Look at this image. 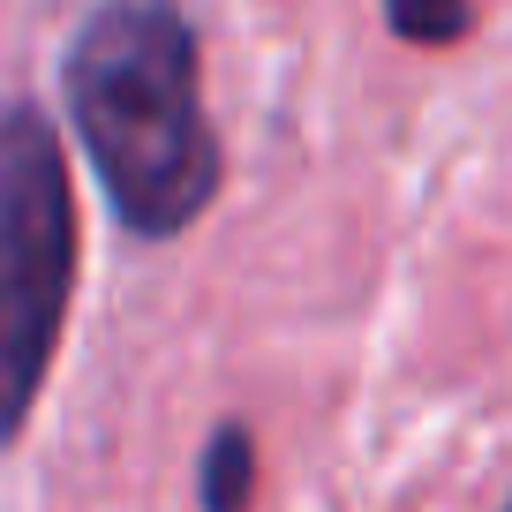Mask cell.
Segmentation results:
<instances>
[{
	"mask_svg": "<svg viewBox=\"0 0 512 512\" xmlns=\"http://www.w3.org/2000/svg\"><path fill=\"white\" fill-rule=\"evenodd\" d=\"M196 76L204 53L181 0H98L61 53L68 121L98 166L113 219L136 241L189 234L226 181Z\"/></svg>",
	"mask_w": 512,
	"mask_h": 512,
	"instance_id": "obj_1",
	"label": "cell"
},
{
	"mask_svg": "<svg viewBox=\"0 0 512 512\" xmlns=\"http://www.w3.org/2000/svg\"><path fill=\"white\" fill-rule=\"evenodd\" d=\"M76 294V189L38 98L0 106V445H16L53 377Z\"/></svg>",
	"mask_w": 512,
	"mask_h": 512,
	"instance_id": "obj_2",
	"label": "cell"
},
{
	"mask_svg": "<svg viewBox=\"0 0 512 512\" xmlns=\"http://www.w3.org/2000/svg\"><path fill=\"white\" fill-rule=\"evenodd\" d=\"M196 490H204V512H249L256 490V445L241 422H219L204 445V467H196Z\"/></svg>",
	"mask_w": 512,
	"mask_h": 512,
	"instance_id": "obj_3",
	"label": "cell"
},
{
	"mask_svg": "<svg viewBox=\"0 0 512 512\" xmlns=\"http://www.w3.org/2000/svg\"><path fill=\"white\" fill-rule=\"evenodd\" d=\"M467 0H384V23L407 38V46H452L467 31Z\"/></svg>",
	"mask_w": 512,
	"mask_h": 512,
	"instance_id": "obj_4",
	"label": "cell"
},
{
	"mask_svg": "<svg viewBox=\"0 0 512 512\" xmlns=\"http://www.w3.org/2000/svg\"><path fill=\"white\" fill-rule=\"evenodd\" d=\"M505 512H512V505H505Z\"/></svg>",
	"mask_w": 512,
	"mask_h": 512,
	"instance_id": "obj_5",
	"label": "cell"
}]
</instances>
